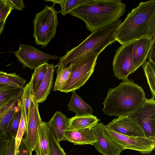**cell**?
I'll list each match as a JSON object with an SVG mask.
<instances>
[{
    "label": "cell",
    "instance_id": "603a6c76",
    "mask_svg": "<svg viewBox=\"0 0 155 155\" xmlns=\"http://www.w3.org/2000/svg\"><path fill=\"white\" fill-rule=\"evenodd\" d=\"M48 64L47 63L37 68L32 73L29 82L32 95L36 92L46 74Z\"/></svg>",
    "mask_w": 155,
    "mask_h": 155
},
{
    "label": "cell",
    "instance_id": "8d00e7d4",
    "mask_svg": "<svg viewBox=\"0 0 155 155\" xmlns=\"http://www.w3.org/2000/svg\"><path fill=\"white\" fill-rule=\"evenodd\" d=\"M5 20H0V35L2 32L5 24Z\"/></svg>",
    "mask_w": 155,
    "mask_h": 155
},
{
    "label": "cell",
    "instance_id": "484cf974",
    "mask_svg": "<svg viewBox=\"0 0 155 155\" xmlns=\"http://www.w3.org/2000/svg\"><path fill=\"white\" fill-rule=\"evenodd\" d=\"M32 94L29 82L23 88L21 97L22 105L25 117L26 124L28 120Z\"/></svg>",
    "mask_w": 155,
    "mask_h": 155
},
{
    "label": "cell",
    "instance_id": "e575fe53",
    "mask_svg": "<svg viewBox=\"0 0 155 155\" xmlns=\"http://www.w3.org/2000/svg\"><path fill=\"white\" fill-rule=\"evenodd\" d=\"M12 7L13 10L22 11L25 8L24 3L22 0H7Z\"/></svg>",
    "mask_w": 155,
    "mask_h": 155
},
{
    "label": "cell",
    "instance_id": "74e56055",
    "mask_svg": "<svg viewBox=\"0 0 155 155\" xmlns=\"http://www.w3.org/2000/svg\"><path fill=\"white\" fill-rule=\"evenodd\" d=\"M16 96V95H15ZM14 96V97H15ZM13 97L11 99H10V100L6 101H5V102H2V103H0V108H1V107H2L3 106H4L6 104H7L8 103L13 97Z\"/></svg>",
    "mask_w": 155,
    "mask_h": 155
},
{
    "label": "cell",
    "instance_id": "4dcf8cb0",
    "mask_svg": "<svg viewBox=\"0 0 155 155\" xmlns=\"http://www.w3.org/2000/svg\"><path fill=\"white\" fill-rule=\"evenodd\" d=\"M13 10L11 4L5 0V3L0 8V20H6L8 16Z\"/></svg>",
    "mask_w": 155,
    "mask_h": 155
},
{
    "label": "cell",
    "instance_id": "f1b7e54d",
    "mask_svg": "<svg viewBox=\"0 0 155 155\" xmlns=\"http://www.w3.org/2000/svg\"><path fill=\"white\" fill-rule=\"evenodd\" d=\"M21 116L18 131L15 137V155H16L24 133L26 132V124L23 109L21 104Z\"/></svg>",
    "mask_w": 155,
    "mask_h": 155
},
{
    "label": "cell",
    "instance_id": "6da1fadb",
    "mask_svg": "<svg viewBox=\"0 0 155 155\" xmlns=\"http://www.w3.org/2000/svg\"><path fill=\"white\" fill-rule=\"evenodd\" d=\"M155 38V0L141 2L118 26L116 41L121 45L145 37Z\"/></svg>",
    "mask_w": 155,
    "mask_h": 155
},
{
    "label": "cell",
    "instance_id": "e0dca14e",
    "mask_svg": "<svg viewBox=\"0 0 155 155\" xmlns=\"http://www.w3.org/2000/svg\"><path fill=\"white\" fill-rule=\"evenodd\" d=\"M68 109L74 112L77 116H83L92 115L93 109L91 107L86 103L76 93L72 92L71 97L68 104Z\"/></svg>",
    "mask_w": 155,
    "mask_h": 155
},
{
    "label": "cell",
    "instance_id": "ac0fdd59",
    "mask_svg": "<svg viewBox=\"0 0 155 155\" xmlns=\"http://www.w3.org/2000/svg\"><path fill=\"white\" fill-rule=\"evenodd\" d=\"M34 150L36 155H50L46 122L41 124Z\"/></svg>",
    "mask_w": 155,
    "mask_h": 155
},
{
    "label": "cell",
    "instance_id": "d6a6232c",
    "mask_svg": "<svg viewBox=\"0 0 155 155\" xmlns=\"http://www.w3.org/2000/svg\"><path fill=\"white\" fill-rule=\"evenodd\" d=\"M10 139L4 135H0V155H4Z\"/></svg>",
    "mask_w": 155,
    "mask_h": 155
},
{
    "label": "cell",
    "instance_id": "52a82bcc",
    "mask_svg": "<svg viewBox=\"0 0 155 155\" xmlns=\"http://www.w3.org/2000/svg\"><path fill=\"white\" fill-rule=\"evenodd\" d=\"M134 41L121 45L118 48L113 58L112 66L114 74L119 80L128 79L134 71L132 52Z\"/></svg>",
    "mask_w": 155,
    "mask_h": 155
},
{
    "label": "cell",
    "instance_id": "1f68e13d",
    "mask_svg": "<svg viewBox=\"0 0 155 155\" xmlns=\"http://www.w3.org/2000/svg\"><path fill=\"white\" fill-rule=\"evenodd\" d=\"M32 152L26 144L23 138L16 155H32Z\"/></svg>",
    "mask_w": 155,
    "mask_h": 155
},
{
    "label": "cell",
    "instance_id": "8992f818",
    "mask_svg": "<svg viewBox=\"0 0 155 155\" xmlns=\"http://www.w3.org/2000/svg\"><path fill=\"white\" fill-rule=\"evenodd\" d=\"M104 128L110 138L124 150L128 149L137 151L142 154H148L155 148L154 140L124 135L107 127L105 125Z\"/></svg>",
    "mask_w": 155,
    "mask_h": 155
},
{
    "label": "cell",
    "instance_id": "f35d334b",
    "mask_svg": "<svg viewBox=\"0 0 155 155\" xmlns=\"http://www.w3.org/2000/svg\"><path fill=\"white\" fill-rule=\"evenodd\" d=\"M5 0H0V8L5 3Z\"/></svg>",
    "mask_w": 155,
    "mask_h": 155
},
{
    "label": "cell",
    "instance_id": "ba28073f",
    "mask_svg": "<svg viewBox=\"0 0 155 155\" xmlns=\"http://www.w3.org/2000/svg\"><path fill=\"white\" fill-rule=\"evenodd\" d=\"M18 61L24 67L35 70L40 66L47 63L51 59L57 60L59 58L56 55L47 54L31 45L21 44L18 50L14 52Z\"/></svg>",
    "mask_w": 155,
    "mask_h": 155
},
{
    "label": "cell",
    "instance_id": "d6986e66",
    "mask_svg": "<svg viewBox=\"0 0 155 155\" xmlns=\"http://www.w3.org/2000/svg\"><path fill=\"white\" fill-rule=\"evenodd\" d=\"M100 120L92 114L75 116L68 118V129H78L88 127L98 123Z\"/></svg>",
    "mask_w": 155,
    "mask_h": 155
},
{
    "label": "cell",
    "instance_id": "7c38bea8",
    "mask_svg": "<svg viewBox=\"0 0 155 155\" xmlns=\"http://www.w3.org/2000/svg\"><path fill=\"white\" fill-rule=\"evenodd\" d=\"M42 121L38 110V104L34 101L31 96L29 118L26 124L24 138L26 144L32 152L34 150Z\"/></svg>",
    "mask_w": 155,
    "mask_h": 155
},
{
    "label": "cell",
    "instance_id": "d4e9b609",
    "mask_svg": "<svg viewBox=\"0 0 155 155\" xmlns=\"http://www.w3.org/2000/svg\"><path fill=\"white\" fill-rule=\"evenodd\" d=\"M141 66L152 96L155 97V64L146 60Z\"/></svg>",
    "mask_w": 155,
    "mask_h": 155
},
{
    "label": "cell",
    "instance_id": "277c9868",
    "mask_svg": "<svg viewBox=\"0 0 155 155\" xmlns=\"http://www.w3.org/2000/svg\"><path fill=\"white\" fill-rule=\"evenodd\" d=\"M58 12L53 6L45 5L44 9L35 14L33 21L35 41L42 48H46L55 36L59 24Z\"/></svg>",
    "mask_w": 155,
    "mask_h": 155
},
{
    "label": "cell",
    "instance_id": "4fadbf2b",
    "mask_svg": "<svg viewBox=\"0 0 155 155\" xmlns=\"http://www.w3.org/2000/svg\"><path fill=\"white\" fill-rule=\"evenodd\" d=\"M155 38L145 37L134 41L132 58L135 71L146 61Z\"/></svg>",
    "mask_w": 155,
    "mask_h": 155
},
{
    "label": "cell",
    "instance_id": "3957f363",
    "mask_svg": "<svg viewBox=\"0 0 155 155\" xmlns=\"http://www.w3.org/2000/svg\"><path fill=\"white\" fill-rule=\"evenodd\" d=\"M126 11L125 4L121 0H94L68 14L83 20L87 29L92 32L113 23Z\"/></svg>",
    "mask_w": 155,
    "mask_h": 155
},
{
    "label": "cell",
    "instance_id": "83f0119b",
    "mask_svg": "<svg viewBox=\"0 0 155 155\" xmlns=\"http://www.w3.org/2000/svg\"><path fill=\"white\" fill-rule=\"evenodd\" d=\"M47 132L50 149V155H67L64 150L61 146L59 143L55 139L47 125Z\"/></svg>",
    "mask_w": 155,
    "mask_h": 155
},
{
    "label": "cell",
    "instance_id": "2e32d148",
    "mask_svg": "<svg viewBox=\"0 0 155 155\" xmlns=\"http://www.w3.org/2000/svg\"><path fill=\"white\" fill-rule=\"evenodd\" d=\"M56 66L53 64H48L45 77L36 92L32 97L36 103H42L47 99L53 85V78Z\"/></svg>",
    "mask_w": 155,
    "mask_h": 155
},
{
    "label": "cell",
    "instance_id": "836d02e7",
    "mask_svg": "<svg viewBox=\"0 0 155 155\" xmlns=\"http://www.w3.org/2000/svg\"><path fill=\"white\" fill-rule=\"evenodd\" d=\"M15 137L10 138L9 144L4 155H15Z\"/></svg>",
    "mask_w": 155,
    "mask_h": 155
},
{
    "label": "cell",
    "instance_id": "4316f807",
    "mask_svg": "<svg viewBox=\"0 0 155 155\" xmlns=\"http://www.w3.org/2000/svg\"><path fill=\"white\" fill-rule=\"evenodd\" d=\"M23 88L0 84V103L10 100L22 90Z\"/></svg>",
    "mask_w": 155,
    "mask_h": 155
},
{
    "label": "cell",
    "instance_id": "d590c367",
    "mask_svg": "<svg viewBox=\"0 0 155 155\" xmlns=\"http://www.w3.org/2000/svg\"><path fill=\"white\" fill-rule=\"evenodd\" d=\"M149 61L155 64V43L151 48L148 55Z\"/></svg>",
    "mask_w": 155,
    "mask_h": 155
},
{
    "label": "cell",
    "instance_id": "8fae6325",
    "mask_svg": "<svg viewBox=\"0 0 155 155\" xmlns=\"http://www.w3.org/2000/svg\"><path fill=\"white\" fill-rule=\"evenodd\" d=\"M105 126L107 127L124 135L146 137L143 128L138 123L136 117H118Z\"/></svg>",
    "mask_w": 155,
    "mask_h": 155
},
{
    "label": "cell",
    "instance_id": "ffe728a7",
    "mask_svg": "<svg viewBox=\"0 0 155 155\" xmlns=\"http://www.w3.org/2000/svg\"><path fill=\"white\" fill-rule=\"evenodd\" d=\"M72 66V62L65 68L61 65L57 66V76L53 91H60L68 83L71 77Z\"/></svg>",
    "mask_w": 155,
    "mask_h": 155
},
{
    "label": "cell",
    "instance_id": "5bb4252c",
    "mask_svg": "<svg viewBox=\"0 0 155 155\" xmlns=\"http://www.w3.org/2000/svg\"><path fill=\"white\" fill-rule=\"evenodd\" d=\"M92 126L82 129H67L64 134V140L74 145H92L96 141L92 130Z\"/></svg>",
    "mask_w": 155,
    "mask_h": 155
},
{
    "label": "cell",
    "instance_id": "30bf717a",
    "mask_svg": "<svg viewBox=\"0 0 155 155\" xmlns=\"http://www.w3.org/2000/svg\"><path fill=\"white\" fill-rule=\"evenodd\" d=\"M92 129L96 141L92 145L99 153L103 155H120L124 149L110 138L103 123L95 124Z\"/></svg>",
    "mask_w": 155,
    "mask_h": 155
},
{
    "label": "cell",
    "instance_id": "5b68a950",
    "mask_svg": "<svg viewBox=\"0 0 155 155\" xmlns=\"http://www.w3.org/2000/svg\"><path fill=\"white\" fill-rule=\"evenodd\" d=\"M99 55L95 52H88L71 62V77L60 91L72 92L83 86L93 73Z\"/></svg>",
    "mask_w": 155,
    "mask_h": 155
},
{
    "label": "cell",
    "instance_id": "cb8c5ba5",
    "mask_svg": "<svg viewBox=\"0 0 155 155\" xmlns=\"http://www.w3.org/2000/svg\"><path fill=\"white\" fill-rule=\"evenodd\" d=\"M21 98L16 106L13 117L8 129V134L10 138L15 137L19 126L21 116Z\"/></svg>",
    "mask_w": 155,
    "mask_h": 155
},
{
    "label": "cell",
    "instance_id": "f546056e",
    "mask_svg": "<svg viewBox=\"0 0 155 155\" xmlns=\"http://www.w3.org/2000/svg\"><path fill=\"white\" fill-rule=\"evenodd\" d=\"M22 91L23 90L13 97L8 103L0 108V118L12 107L17 104L18 101L21 98Z\"/></svg>",
    "mask_w": 155,
    "mask_h": 155
},
{
    "label": "cell",
    "instance_id": "44dd1931",
    "mask_svg": "<svg viewBox=\"0 0 155 155\" xmlns=\"http://www.w3.org/2000/svg\"><path fill=\"white\" fill-rule=\"evenodd\" d=\"M94 0H45V2L49 1L53 3V5L56 4L60 5L61 9L58 12L63 15H65L71 11L86 4L92 2Z\"/></svg>",
    "mask_w": 155,
    "mask_h": 155
},
{
    "label": "cell",
    "instance_id": "9a60e30c",
    "mask_svg": "<svg viewBox=\"0 0 155 155\" xmlns=\"http://www.w3.org/2000/svg\"><path fill=\"white\" fill-rule=\"evenodd\" d=\"M68 118L61 112L57 111L46 124L53 136L59 143L64 140V134L68 129Z\"/></svg>",
    "mask_w": 155,
    "mask_h": 155
},
{
    "label": "cell",
    "instance_id": "7a4b0ae2",
    "mask_svg": "<svg viewBox=\"0 0 155 155\" xmlns=\"http://www.w3.org/2000/svg\"><path fill=\"white\" fill-rule=\"evenodd\" d=\"M142 88L132 80H123L117 87L108 89L102 103L105 114L129 116L136 111L146 100Z\"/></svg>",
    "mask_w": 155,
    "mask_h": 155
},
{
    "label": "cell",
    "instance_id": "7402d4cb",
    "mask_svg": "<svg viewBox=\"0 0 155 155\" xmlns=\"http://www.w3.org/2000/svg\"><path fill=\"white\" fill-rule=\"evenodd\" d=\"M27 80L15 73H7L0 71V84L11 86L17 88H23Z\"/></svg>",
    "mask_w": 155,
    "mask_h": 155
},
{
    "label": "cell",
    "instance_id": "9c48e42d",
    "mask_svg": "<svg viewBox=\"0 0 155 155\" xmlns=\"http://www.w3.org/2000/svg\"><path fill=\"white\" fill-rule=\"evenodd\" d=\"M153 97L146 98L141 107L129 116L137 118L146 137L155 140V100Z\"/></svg>",
    "mask_w": 155,
    "mask_h": 155
}]
</instances>
